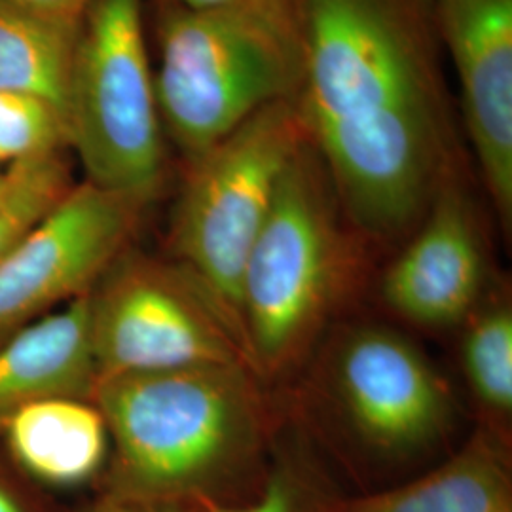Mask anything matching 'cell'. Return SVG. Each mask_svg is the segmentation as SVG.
Instances as JSON below:
<instances>
[{
    "label": "cell",
    "instance_id": "6da1fadb",
    "mask_svg": "<svg viewBox=\"0 0 512 512\" xmlns=\"http://www.w3.org/2000/svg\"><path fill=\"white\" fill-rule=\"evenodd\" d=\"M306 139L357 236L395 241L461 169L431 0H296Z\"/></svg>",
    "mask_w": 512,
    "mask_h": 512
},
{
    "label": "cell",
    "instance_id": "7a4b0ae2",
    "mask_svg": "<svg viewBox=\"0 0 512 512\" xmlns=\"http://www.w3.org/2000/svg\"><path fill=\"white\" fill-rule=\"evenodd\" d=\"M258 382L245 363L101 378L92 401L109 429L105 490L196 503L255 497L268 475Z\"/></svg>",
    "mask_w": 512,
    "mask_h": 512
},
{
    "label": "cell",
    "instance_id": "3957f363",
    "mask_svg": "<svg viewBox=\"0 0 512 512\" xmlns=\"http://www.w3.org/2000/svg\"><path fill=\"white\" fill-rule=\"evenodd\" d=\"M355 230L310 143L279 184L239 285V340L262 380L298 365L348 294Z\"/></svg>",
    "mask_w": 512,
    "mask_h": 512
},
{
    "label": "cell",
    "instance_id": "277c9868",
    "mask_svg": "<svg viewBox=\"0 0 512 512\" xmlns=\"http://www.w3.org/2000/svg\"><path fill=\"white\" fill-rule=\"evenodd\" d=\"M158 48V112L186 165L300 86L298 38L249 14L162 0Z\"/></svg>",
    "mask_w": 512,
    "mask_h": 512
},
{
    "label": "cell",
    "instance_id": "5b68a950",
    "mask_svg": "<svg viewBox=\"0 0 512 512\" xmlns=\"http://www.w3.org/2000/svg\"><path fill=\"white\" fill-rule=\"evenodd\" d=\"M306 143L294 99H283L186 165L169 230L171 258L209 296L239 346L241 274L283 175Z\"/></svg>",
    "mask_w": 512,
    "mask_h": 512
},
{
    "label": "cell",
    "instance_id": "8992f818",
    "mask_svg": "<svg viewBox=\"0 0 512 512\" xmlns=\"http://www.w3.org/2000/svg\"><path fill=\"white\" fill-rule=\"evenodd\" d=\"M162 129L141 0H92L69 88L71 148L86 183L147 207L164 186Z\"/></svg>",
    "mask_w": 512,
    "mask_h": 512
},
{
    "label": "cell",
    "instance_id": "52a82bcc",
    "mask_svg": "<svg viewBox=\"0 0 512 512\" xmlns=\"http://www.w3.org/2000/svg\"><path fill=\"white\" fill-rule=\"evenodd\" d=\"M99 380L118 374L247 363L209 296L173 258L128 247L88 293Z\"/></svg>",
    "mask_w": 512,
    "mask_h": 512
},
{
    "label": "cell",
    "instance_id": "ba28073f",
    "mask_svg": "<svg viewBox=\"0 0 512 512\" xmlns=\"http://www.w3.org/2000/svg\"><path fill=\"white\" fill-rule=\"evenodd\" d=\"M329 397L366 456L403 463L450 433L456 403L446 380L410 338L382 325L349 329L329 355Z\"/></svg>",
    "mask_w": 512,
    "mask_h": 512
},
{
    "label": "cell",
    "instance_id": "9c48e42d",
    "mask_svg": "<svg viewBox=\"0 0 512 512\" xmlns=\"http://www.w3.org/2000/svg\"><path fill=\"white\" fill-rule=\"evenodd\" d=\"M143 211L93 184H74L0 258V344L90 293L131 247Z\"/></svg>",
    "mask_w": 512,
    "mask_h": 512
},
{
    "label": "cell",
    "instance_id": "30bf717a",
    "mask_svg": "<svg viewBox=\"0 0 512 512\" xmlns=\"http://www.w3.org/2000/svg\"><path fill=\"white\" fill-rule=\"evenodd\" d=\"M442 52L454 65L461 118L478 171L512 228V0H431Z\"/></svg>",
    "mask_w": 512,
    "mask_h": 512
},
{
    "label": "cell",
    "instance_id": "8fae6325",
    "mask_svg": "<svg viewBox=\"0 0 512 512\" xmlns=\"http://www.w3.org/2000/svg\"><path fill=\"white\" fill-rule=\"evenodd\" d=\"M486 251L461 169L439 188L408 243L387 266L380 293L397 317L425 330L463 325L484 298Z\"/></svg>",
    "mask_w": 512,
    "mask_h": 512
},
{
    "label": "cell",
    "instance_id": "7c38bea8",
    "mask_svg": "<svg viewBox=\"0 0 512 512\" xmlns=\"http://www.w3.org/2000/svg\"><path fill=\"white\" fill-rule=\"evenodd\" d=\"M97 382L84 294L0 344V433L23 406L48 397L92 399Z\"/></svg>",
    "mask_w": 512,
    "mask_h": 512
},
{
    "label": "cell",
    "instance_id": "4fadbf2b",
    "mask_svg": "<svg viewBox=\"0 0 512 512\" xmlns=\"http://www.w3.org/2000/svg\"><path fill=\"white\" fill-rule=\"evenodd\" d=\"M0 444L12 467L44 488H78L105 473L107 421L92 399L48 397L6 421Z\"/></svg>",
    "mask_w": 512,
    "mask_h": 512
},
{
    "label": "cell",
    "instance_id": "5bb4252c",
    "mask_svg": "<svg viewBox=\"0 0 512 512\" xmlns=\"http://www.w3.org/2000/svg\"><path fill=\"white\" fill-rule=\"evenodd\" d=\"M315 512H512L511 461L495 433H478L458 454L395 488L321 497Z\"/></svg>",
    "mask_w": 512,
    "mask_h": 512
},
{
    "label": "cell",
    "instance_id": "9a60e30c",
    "mask_svg": "<svg viewBox=\"0 0 512 512\" xmlns=\"http://www.w3.org/2000/svg\"><path fill=\"white\" fill-rule=\"evenodd\" d=\"M80 23L48 18L0 0V92L37 95L69 120Z\"/></svg>",
    "mask_w": 512,
    "mask_h": 512
},
{
    "label": "cell",
    "instance_id": "2e32d148",
    "mask_svg": "<svg viewBox=\"0 0 512 512\" xmlns=\"http://www.w3.org/2000/svg\"><path fill=\"white\" fill-rule=\"evenodd\" d=\"M461 368L476 404L490 421L512 416V310L505 300L480 302L463 323Z\"/></svg>",
    "mask_w": 512,
    "mask_h": 512
},
{
    "label": "cell",
    "instance_id": "e0dca14e",
    "mask_svg": "<svg viewBox=\"0 0 512 512\" xmlns=\"http://www.w3.org/2000/svg\"><path fill=\"white\" fill-rule=\"evenodd\" d=\"M73 186L65 152L8 165L0 183V258Z\"/></svg>",
    "mask_w": 512,
    "mask_h": 512
},
{
    "label": "cell",
    "instance_id": "ac0fdd59",
    "mask_svg": "<svg viewBox=\"0 0 512 512\" xmlns=\"http://www.w3.org/2000/svg\"><path fill=\"white\" fill-rule=\"evenodd\" d=\"M71 148L69 120L37 95L0 92V164H18Z\"/></svg>",
    "mask_w": 512,
    "mask_h": 512
},
{
    "label": "cell",
    "instance_id": "d6986e66",
    "mask_svg": "<svg viewBox=\"0 0 512 512\" xmlns=\"http://www.w3.org/2000/svg\"><path fill=\"white\" fill-rule=\"evenodd\" d=\"M323 495L313 492L306 478L291 467H274L255 497L245 503L200 499L203 512H315Z\"/></svg>",
    "mask_w": 512,
    "mask_h": 512
},
{
    "label": "cell",
    "instance_id": "ffe728a7",
    "mask_svg": "<svg viewBox=\"0 0 512 512\" xmlns=\"http://www.w3.org/2000/svg\"><path fill=\"white\" fill-rule=\"evenodd\" d=\"M188 8L198 10H232L249 14L253 18L262 19L275 25L277 29L298 38V16H296V0H173Z\"/></svg>",
    "mask_w": 512,
    "mask_h": 512
},
{
    "label": "cell",
    "instance_id": "44dd1931",
    "mask_svg": "<svg viewBox=\"0 0 512 512\" xmlns=\"http://www.w3.org/2000/svg\"><path fill=\"white\" fill-rule=\"evenodd\" d=\"M31 484L14 467L8 469L0 463V512H57L31 490Z\"/></svg>",
    "mask_w": 512,
    "mask_h": 512
},
{
    "label": "cell",
    "instance_id": "7402d4cb",
    "mask_svg": "<svg viewBox=\"0 0 512 512\" xmlns=\"http://www.w3.org/2000/svg\"><path fill=\"white\" fill-rule=\"evenodd\" d=\"M88 512H203L196 501H160L103 490Z\"/></svg>",
    "mask_w": 512,
    "mask_h": 512
},
{
    "label": "cell",
    "instance_id": "603a6c76",
    "mask_svg": "<svg viewBox=\"0 0 512 512\" xmlns=\"http://www.w3.org/2000/svg\"><path fill=\"white\" fill-rule=\"evenodd\" d=\"M8 2L48 18L73 21V23H80L92 4V0H8Z\"/></svg>",
    "mask_w": 512,
    "mask_h": 512
},
{
    "label": "cell",
    "instance_id": "cb8c5ba5",
    "mask_svg": "<svg viewBox=\"0 0 512 512\" xmlns=\"http://www.w3.org/2000/svg\"><path fill=\"white\" fill-rule=\"evenodd\" d=\"M2 165V164H0ZM4 171H6V169H2V167H0V183H2V177H4Z\"/></svg>",
    "mask_w": 512,
    "mask_h": 512
}]
</instances>
